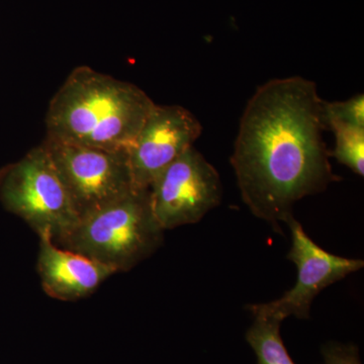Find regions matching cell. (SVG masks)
Returning <instances> with one entry per match:
<instances>
[{
	"label": "cell",
	"instance_id": "3957f363",
	"mask_svg": "<svg viewBox=\"0 0 364 364\" xmlns=\"http://www.w3.org/2000/svg\"><path fill=\"white\" fill-rule=\"evenodd\" d=\"M163 232L151 208L149 188L134 189L116 202L79 218L53 241L121 272L152 255L161 245Z\"/></svg>",
	"mask_w": 364,
	"mask_h": 364
},
{
	"label": "cell",
	"instance_id": "7c38bea8",
	"mask_svg": "<svg viewBox=\"0 0 364 364\" xmlns=\"http://www.w3.org/2000/svg\"><path fill=\"white\" fill-rule=\"evenodd\" d=\"M326 124L329 121H338L364 128V97L354 95L345 102H325Z\"/></svg>",
	"mask_w": 364,
	"mask_h": 364
},
{
	"label": "cell",
	"instance_id": "277c9868",
	"mask_svg": "<svg viewBox=\"0 0 364 364\" xmlns=\"http://www.w3.org/2000/svg\"><path fill=\"white\" fill-rule=\"evenodd\" d=\"M0 200L36 233H49L53 240L79 219L44 144L0 171Z\"/></svg>",
	"mask_w": 364,
	"mask_h": 364
},
{
	"label": "cell",
	"instance_id": "7a4b0ae2",
	"mask_svg": "<svg viewBox=\"0 0 364 364\" xmlns=\"http://www.w3.org/2000/svg\"><path fill=\"white\" fill-rule=\"evenodd\" d=\"M155 105L133 83L79 66L50 102L46 139L129 151Z\"/></svg>",
	"mask_w": 364,
	"mask_h": 364
},
{
	"label": "cell",
	"instance_id": "6da1fadb",
	"mask_svg": "<svg viewBox=\"0 0 364 364\" xmlns=\"http://www.w3.org/2000/svg\"><path fill=\"white\" fill-rule=\"evenodd\" d=\"M325 130L324 100L301 76L270 79L244 109L230 163L244 203L280 233L294 203L340 181Z\"/></svg>",
	"mask_w": 364,
	"mask_h": 364
},
{
	"label": "cell",
	"instance_id": "8992f818",
	"mask_svg": "<svg viewBox=\"0 0 364 364\" xmlns=\"http://www.w3.org/2000/svg\"><path fill=\"white\" fill-rule=\"evenodd\" d=\"M149 196L153 215L163 231L196 224L221 203V178L217 169L191 147L152 182Z\"/></svg>",
	"mask_w": 364,
	"mask_h": 364
},
{
	"label": "cell",
	"instance_id": "ba28073f",
	"mask_svg": "<svg viewBox=\"0 0 364 364\" xmlns=\"http://www.w3.org/2000/svg\"><path fill=\"white\" fill-rule=\"evenodd\" d=\"M203 126L181 105H155L128 151L136 189H148L157 176L202 135Z\"/></svg>",
	"mask_w": 364,
	"mask_h": 364
},
{
	"label": "cell",
	"instance_id": "30bf717a",
	"mask_svg": "<svg viewBox=\"0 0 364 364\" xmlns=\"http://www.w3.org/2000/svg\"><path fill=\"white\" fill-rule=\"evenodd\" d=\"M254 318L246 340L255 352L258 364H296L280 336L282 322L272 318Z\"/></svg>",
	"mask_w": 364,
	"mask_h": 364
},
{
	"label": "cell",
	"instance_id": "8fae6325",
	"mask_svg": "<svg viewBox=\"0 0 364 364\" xmlns=\"http://www.w3.org/2000/svg\"><path fill=\"white\" fill-rule=\"evenodd\" d=\"M327 130L335 136L330 157L348 167L358 176H364V128L338 121L327 122Z\"/></svg>",
	"mask_w": 364,
	"mask_h": 364
},
{
	"label": "cell",
	"instance_id": "5b68a950",
	"mask_svg": "<svg viewBox=\"0 0 364 364\" xmlns=\"http://www.w3.org/2000/svg\"><path fill=\"white\" fill-rule=\"evenodd\" d=\"M78 218L116 202L135 188L128 151H112L45 139Z\"/></svg>",
	"mask_w": 364,
	"mask_h": 364
},
{
	"label": "cell",
	"instance_id": "4fadbf2b",
	"mask_svg": "<svg viewBox=\"0 0 364 364\" xmlns=\"http://www.w3.org/2000/svg\"><path fill=\"white\" fill-rule=\"evenodd\" d=\"M325 364H361L358 347L330 342L322 348Z\"/></svg>",
	"mask_w": 364,
	"mask_h": 364
},
{
	"label": "cell",
	"instance_id": "52a82bcc",
	"mask_svg": "<svg viewBox=\"0 0 364 364\" xmlns=\"http://www.w3.org/2000/svg\"><path fill=\"white\" fill-rule=\"evenodd\" d=\"M286 224L291 233L287 259L298 268V279L293 289L277 301L249 305L247 310L254 317L272 318L280 322L291 316L309 318L313 301L323 289L363 268V260L340 257L318 246L294 215Z\"/></svg>",
	"mask_w": 364,
	"mask_h": 364
},
{
	"label": "cell",
	"instance_id": "9c48e42d",
	"mask_svg": "<svg viewBox=\"0 0 364 364\" xmlns=\"http://www.w3.org/2000/svg\"><path fill=\"white\" fill-rule=\"evenodd\" d=\"M39 238L38 272L45 293L53 299L69 301L85 298L117 273L104 263L60 247L49 233L40 234Z\"/></svg>",
	"mask_w": 364,
	"mask_h": 364
}]
</instances>
